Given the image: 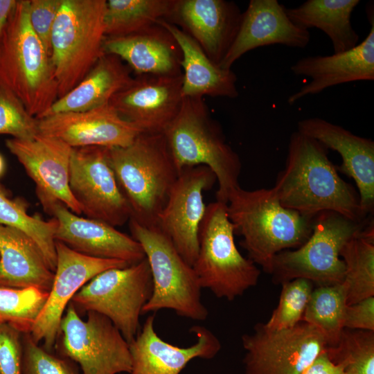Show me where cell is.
I'll use <instances>...</instances> for the list:
<instances>
[{"label": "cell", "mask_w": 374, "mask_h": 374, "mask_svg": "<svg viewBox=\"0 0 374 374\" xmlns=\"http://www.w3.org/2000/svg\"><path fill=\"white\" fill-rule=\"evenodd\" d=\"M175 0H108L105 13V35L118 37L145 30L160 19L168 20Z\"/></svg>", "instance_id": "obj_31"}, {"label": "cell", "mask_w": 374, "mask_h": 374, "mask_svg": "<svg viewBox=\"0 0 374 374\" xmlns=\"http://www.w3.org/2000/svg\"><path fill=\"white\" fill-rule=\"evenodd\" d=\"M0 224L18 229L30 237L40 249L54 272L56 267L55 233L57 221L28 215L19 202L8 198L0 189Z\"/></svg>", "instance_id": "obj_33"}, {"label": "cell", "mask_w": 374, "mask_h": 374, "mask_svg": "<svg viewBox=\"0 0 374 374\" xmlns=\"http://www.w3.org/2000/svg\"><path fill=\"white\" fill-rule=\"evenodd\" d=\"M87 314L82 320L68 305L55 344L60 355L79 364L82 374L128 373L130 344L108 318L95 312Z\"/></svg>", "instance_id": "obj_11"}, {"label": "cell", "mask_w": 374, "mask_h": 374, "mask_svg": "<svg viewBox=\"0 0 374 374\" xmlns=\"http://www.w3.org/2000/svg\"><path fill=\"white\" fill-rule=\"evenodd\" d=\"M56 267L46 301L30 332L33 339L44 342L52 351L55 346L61 320L75 294L98 274L112 268L127 267V262L88 256L62 242L55 241Z\"/></svg>", "instance_id": "obj_15"}, {"label": "cell", "mask_w": 374, "mask_h": 374, "mask_svg": "<svg viewBox=\"0 0 374 374\" xmlns=\"http://www.w3.org/2000/svg\"><path fill=\"white\" fill-rule=\"evenodd\" d=\"M109 163L139 224L157 226L180 171L163 133L141 132L129 145L107 148Z\"/></svg>", "instance_id": "obj_3"}, {"label": "cell", "mask_w": 374, "mask_h": 374, "mask_svg": "<svg viewBox=\"0 0 374 374\" xmlns=\"http://www.w3.org/2000/svg\"><path fill=\"white\" fill-rule=\"evenodd\" d=\"M226 204L206 206L198 233V251L193 268L202 288L231 301L257 285L258 267L239 251Z\"/></svg>", "instance_id": "obj_7"}, {"label": "cell", "mask_w": 374, "mask_h": 374, "mask_svg": "<svg viewBox=\"0 0 374 374\" xmlns=\"http://www.w3.org/2000/svg\"><path fill=\"white\" fill-rule=\"evenodd\" d=\"M39 133L57 138L71 148H122L143 132L110 105L79 112H64L38 119Z\"/></svg>", "instance_id": "obj_18"}, {"label": "cell", "mask_w": 374, "mask_h": 374, "mask_svg": "<svg viewBox=\"0 0 374 374\" xmlns=\"http://www.w3.org/2000/svg\"><path fill=\"white\" fill-rule=\"evenodd\" d=\"M217 181L205 166L182 169L161 211L157 227L193 267L198 251L199 229L206 206L203 194Z\"/></svg>", "instance_id": "obj_14"}, {"label": "cell", "mask_w": 374, "mask_h": 374, "mask_svg": "<svg viewBox=\"0 0 374 374\" xmlns=\"http://www.w3.org/2000/svg\"><path fill=\"white\" fill-rule=\"evenodd\" d=\"M276 308L269 319L263 323L266 328L280 330L294 327L303 321V317L314 288V283L305 278H295L281 284Z\"/></svg>", "instance_id": "obj_36"}, {"label": "cell", "mask_w": 374, "mask_h": 374, "mask_svg": "<svg viewBox=\"0 0 374 374\" xmlns=\"http://www.w3.org/2000/svg\"><path fill=\"white\" fill-rule=\"evenodd\" d=\"M371 215L362 221L352 220L331 211L314 217L312 232L299 247L280 251L274 258L270 275L276 284L305 278L314 287L342 283L345 265L340 251L345 243L357 235Z\"/></svg>", "instance_id": "obj_9"}, {"label": "cell", "mask_w": 374, "mask_h": 374, "mask_svg": "<svg viewBox=\"0 0 374 374\" xmlns=\"http://www.w3.org/2000/svg\"><path fill=\"white\" fill-rule=\"evenodd\" d=\"M54 272L34 240L22 231L0 224V287L49 292Z\"/></svg>", "instance_id": "obj_27"}, {"label": "cell", "mask_w": 374, "mask_h": 374, "mask_svg": "<svg viewBox=\"0 0 374 374\" xmlns=\"http://www.w3.org/2000/svg\"><path fill=\"white\" fill-rule=\"evenodd\" d=\"M69 188L87 218L114 227L131 218V210L107 157V148H72Z\"/></svg>", "instance_id": "obj_13"}, {"label": "cell", "mask_w": 374, "mask_h": 374, "mask_svg": "<svg viewBox=\"0 0 374 374\" xmlns=\"http://www.w3.org/2000/svg\"><path fill=\"white\" fill-rule=\"evenodd\" d=\"M359 0H308L286 13L296 26L306 30L317 28L331 40L334 53L352 49L358 44L359 35L351 24V15Z\"/></svg>", "instance_id": "obj_29"}, {"label": "cell", "mask_w": 374, "mask_h": 374, "mask_svg": "<svg viewBox=\"0 0 374 374\" xmlns=\"http://www.w3.org/2000/svg\"><path fill=\"white\" fill-rule=\"evenodd\" d=\"M154 314L148 316L130 343L131 369L126 374H179L194 359H211L222 348L219 339L207 328L193 326L190 332L196 342L179 347L159 337L154 329Z\"/></svg>", "instance_id": "obj_20"}, {"label": "cell", "mask_w": 374, "mask_h": 374, "mask_svg": "<svg viewBox=\"0 0 374 374\" xmlns=\"http://www.w3.org/2000/svg\"><path fill=\"white\" fill-rule=\"evenodd\" d=\"M285 9L277 0H251L242 15L235 38L219 66L231 69L244 54L265 46L305 48L310 41V33L294 24Z\"/></svg>", "instance_id": "obj_22"}, {"label": "cell", "mask_w": 374, "mask_h": 374, "mask_svg": "<svg viewBox=\"0 0 374 374\" xmlns=\"http://www.w3.org/2000/svg\"><path fill=\"white\" fill-rule=\"evenodd\" d=\"M345 265L348 305L374 296L373 218L357 235L348 240L340 251Z\"/></svg>", "instance_id": "obj_30"}, {"label": "cell", "mask_w": 374, "mask_h": 374, "mask_svg": "<svg viewBox=\"0 0 374 374\" xmlns=\"http://www.w3.org/2000/svg\"><path fill=\"white\" fill-rule=\"evenodd\" d=\"M131 69L112 54L105 53L74 88L58 98L39 118L64 112H79L109 104L133 78Z\"/></svg>", "instance_id": "obj_28"}, {"label": "cell", "mask_w": 374, "mask_h": 374, "mask_svg": "<svg viewBox=\"0 0 374 374\" xmlns=\"http://www.w3.org/2000/svg\"><path fill=\"white\" fill-rule=\"evenodd\" d=\"M328 149L299 131L290 137L285 168L272 189L280 204L302 215L315 217L331 211L352 220L366 219L359 196L339 175L328 157Z\"/></svg>", "instance_id": "obj_1"}, {"label": "cell", "mask_w": 374, "mask_h": 374, "mask_svg": "<svg viewBox=\"0 0 374 374\" xmlns=\"http://www.w3.org/2000/svg\"><path fill=\"white\" fill-rule=\"evenodd\" d=\"M22 374H80L71 359L42 347L30 333L22 334Z\"/></svg>", "instance_id": "obj_38"}, {"label": "cell", "mask_w": 374, "mask_h": 374, "mask_svg": "<svg viewBox=\"0 0 374 374\" xmlns=\"http://www.w3.org/2000/svg\"><path fill=\"white\" fill-rule=\"evenodd\" d=\"M163 133L179 170L209 168L218 184L216 200L226 204L230 193L240 186L242 163L204 99L184 97L177 116Z\"/></svg>", "instance_id": "obj_5"}, {"label": "cell", "mask_w": 374, "mask_h": 374, "mask_svg": "<svg viewBox=\"0 0 374 374\" xmlns=\"http://www.w3.org/2000/svg\"><path fill=\"white\" fill-rule=\"evenodd\" d=\"M29 0H17L0 42V82L39 119L58 98L51 56L33 30Z\"/></svg>", "instance_id": "obj_4"}, {"label": "cell", "mask_w": 374, "mask_h": 374, "mask_svg": "<svg viewBox=\"0 0 374 374\" xmlns=\"http://www.w3.org/2000/svg\"><path fill=\"white\" fill-rule=\"evenodd\" d=\"M17 3V0H0V42L8 19Z\"/></svg>", "instance_id": "obj_43"}, {"label": "cell", "mask_w": 374, "mask_h": 374, "mask_svg": "<svg viewBox=\"0 0 374 374\" xmlns=\"http://www.w3.org/2000/svg\"><path fill=\"white\" fill-rule=\"evenodd\" d=\"M62 0H29L28 17L30 26L51 55V35Z\"/></svg>", "instance_id": "obj_39"}, {"label": "cell", "mask_w": 374, "mask_h": 374, "mask_svg": "<svg viewBox=\"0 0 374 374\" xmlns=\"http://www.w3.org/2000/svg\"><path fill=\"white\" fill-rule=\"evenodd\" d=\"M103 50L125 61L138 75L182 74L180 48L172 35L157 22L130 35L106 37Z\"/></svg>", "instance_id": "obj_25"}, {"label": "cell", "mask_w": 374, "mask_h": 374, "mask_svg": "<svg viewBox=\"0 0 374 374\" xmlns=\"http://www.w3.org/2000/svg\"><path fill=\"white\" fill-rule=\"evenodd\" d=\"M152 287L145 258L137 263L98 274L82 287L69 303L80 316L95 312L106 317L130 344L140 330V316Z\"/></svg>", "instance_id": "obj_10"}, {"label": "cell", "mask_w": 374, "mask_h": 374, "mask_svg": "<svg viewBox=\"0 0 374 374\" xmlns=\"http://www.w3.org/2000/svg\"><path fill=\"white\" fill-rule=\"evenodd\" d=\"M303 374H344V372L340 365L331 360L326 350L313 361Z\"/></svg>", "instance_id": "obj_42"}, {"label": "cell", "mask_w": 374, "mask_h": 374, "mask_svg": "<svg viewBox=\"0 0 374 374\" xmlns=\"http://www.w3.org/2000/svg\"><path fill=\"white\" fill-rule=\"evenodd\" d=\"M57 221L55 240L82 254L122 260L128 265L145 258L141 245L132 237L104 222L83 217L58 202L47 210Z\"/></svg>", "instance_id": "obj_19"}, {"label": "cell", "mask_w": 374, "mask_h": 374, "mask_svg": "<svg viewBox=\"0 0 374 374\" xmlns=\"http://www.w3.org/2000/svg\"><path fill=\"white\" fill-rule=\"evenodd\" d=\"M344 328L374 332V296L348 305Z\"/></svg>", "instance_id": "obj_41"}, {"label": "cell", "mask_w": 374, "mask_h": 374, "mask_svg": "<svg viewBox=\"0 0 374 374\" xmlns=\"http://www.w3.org/2000/svg\"><path fill=\"white\" fill-rule=\"evenodd\" d=\"M157 23L172 35L180 48L183 97L238 96L237 76L231 69H222L213 63L195 40L177 25L164 19Z\"/></svg>", "instance_id": "obj_26"}, {"label": "cell", "mask_w": 374, "mask_h": 374, "mask_svg": "<svg viewBox=\"0 0 374 374\" xmlns=\"http://www.w3.org/2000/svg\"><path fill=\"white\" fill-rule=\"evenodd\" d=\"M129 221L132 237L143 248L152 280V293L142 314L167 309L181 317L206 320L208 312L202 301V288L193 267L157 226Z\"/></svg>", "instance_id": "obj_8"}, {"label": "cell", "mask_w": 374, "mask_h": 374, "mask_svg": "<svg viewBox=\"0 0 374 374\" xmlns=\"http://www.w3.org/2000/svg\"><path fill=\"white\" fill-rule=\"evenodd\" d=\"M48 294L32 287H0V323H7L22 334L30 333Z\"/></svg>", "instance_id": "obj_34"}, {"label": "cell", "mask_w": 374, "mask_h": 374, "mask_svg": "<svg viewBox=\"0 0 374 374\" xmlns=\"http://www.w3.org/2000/svg\"><path fill=\"white\" fill-rule=\"evenodd\" d=\"M326 350L344 374H374V332L344 328L337 344Z\"/></svg>", "instance_id": "obj_35"}, {"label": "cell", "mask_w": 374, "mask_h": 374, "mask_svg": "<svg viewBox=\"0 0 374 374\" xmlns=\"http://www.w3.org/2000/svg\"><path fill=\"white\" fill-rule=\"evenodd\" d=\"M242 15L233 1L175 0L172 12L166 21L181 26L219 66L235 38Z\"/></svg>", "instance_id": "obj_21"}, {"label": "cell", "mask_w": 374, "mask_h": 374, "mask_svg": "<svg viewBox=\"0 0 374 374\" xmlns=\"http://www.w3.org/2000/svg\"><path fill=\"white\" fill-rule=\"evenodd\" d=\"M241 341L243 374H303L328 347L321 332L305 321L280 330L258 323Z\"/></svg>", "instance_id": "obj_12"}, {"label": "cell", "mask_w": 374, "mask_h": 374, "mask_svg": "<svg viewBox=\"0 0 374 374\" xmlns=\"http://www.w3.org/2000/svg\"><path fill=\"white\" fill-rule=\"evenodd\" d=\"M105 0H62L51 41L58 98L80 82L105 54Z\"/></svg>", "instance_id": "obj_6"}, {"label": "cell", "mask_w": 374, "mask_h": 374, "mask_svg": "<svg viewBox=\"0 0 374 374\" xmlns=\"http://www.w3.org/2000/svg\"><path fill=\"white\" fill-rule=\"evenodd\" d=\"M226 211L249 258L269 274L276 254L299 247L312 232L314 217L284 207L272 188L238 186L229 195Z\"/></svg>", "instance_id": "obj_2"}, {"label": "cell", "mask_w": 374, "mask_h": 374, "mask_svg": "<svg viewBox=\"0 0 374 374\" xmlns=\"http://www.w3.org/2000/svg\"><path fill=\"white\" fill-rule=\"evenodd\" d=\"M38 123L17 96L0 82V134L33 139L39 134Z\"/></svg>", "instance_id": "obj_37"}, {"label": "cell", "mask_w": 374, "mask_h": 374, "mask_svg": "<svg viewBox=\"0 0 374 374\" xmlns=\"http://www.w3.org/2000/svg\"><path fill=\"white\" fill-rule=\"evenodd\" d=\"M183 98L182 74L139 75L109 104L143 132L163 133L177 116Z\"/></svg>", "instance_id": "obj_17"}, {"label": "cell", "mask_w": 374, "mask_h": 374, "mask_svg": "<svg viewBox=\"0 0 374 374\" xmlns=\"http://www.w3.org/2000/svg\"><path fill=\"white\" fill-rule=\"evenodd\" d=\"M297 131L340 154L342 163L337 167V170L350 177L355 181L362 212L366 217L373 215L374 141L355 135L339 125L318 117L299 121Z\"/></svg>", "instance_id": "obj_23"}, {"label": "cell", "mask_w": 374, "mask_h": 374, "mask_svg": "<svg viewBox=\"0 0 374 374\" xmlns=\"http://www.w3.org/2000/svg\"><path fill=\"white\" fill-rule=\"evenodd\" d=\"M5 170V162L2 156L0 154V177L2 175Z\"/></svg>", "instance_id": "obj_44"}, {"label": "cell", "mask_w": 374, "mask_h": 374, "mask_svg": "<svg viewBox=\"0 0 374 374\" xmlns=\"http://www.w3.org/2000/svg\"><path fill=\"white\" fill-rule=\"evenodd\" d=\"M22 333L0 323V374H22Z\"/></svg>", "instance_id": "obj_40"}, {"label": "cell", "mask_w": 374, "mask_h": 374, "mask_svg": "<svg viewBox=\"0 0 374 374\" xmlns=\"http://www.w3.org/2000/svg\"><path fill=\"white\" fill-rule=\"evenodd\" d=\"M6 145L35 184L37 197L46 211L60 202L73 213H82L69 188L70 145L40 133L30 140L6 139Z\"/></svg>", "instance_id": "obj_16"}, {"label": "cell", "mask_w": 374, "mask_h": 374, "mask_svg": "<svg viewBox=\"0 0 374 374\" xmlns=\"http://www.w3.org/2000/svg\"><path fill=\"white\" fill-rule=\"evenodd\" d=\"M367 14L371 24L369 33L356 46L331 55L303 57L291 66L294 74L310 77L312 80L289 96V105L337 84L374 80V17L373 13Z\"/></svg>", "instance_id": "obj_24"}, {"label": "cell", "mask_w": 374, "mask_h": 374, "mask_svg": "<svg viewBox=\"0 0 374 374\" xmlns=\"http://www.w3.org/2000/svg\"><path fill=\"white\" fill-rule=\"evenodd\" d=\"M348 290L343 281L330 285L316 286L306 306L303 321L316 328L328 347L337 344L344 329L348 306Z\"/></svg>", "instance_id": "obj_32"}]
</instances>
